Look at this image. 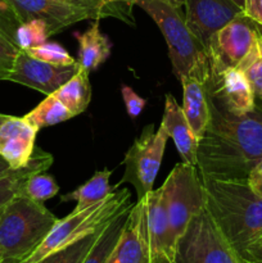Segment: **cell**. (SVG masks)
I'll list each match as a JSON object with an SVG mask.
<instances>
[{
	"label": "cell",
	"mask_w": 262,
	"mask_h": 263,
	"mask_svg": "<svg viewBox=\"0 0 262 263\" xmlns=\"http://www.w3.org/2000/svg\"><path fill=\"white\" fill-rule=\"evenodd\" d=\"M207 95L211 117L198 143V171L205 177L247 180L262 159V108L235 116Z\"/></svg>",
	"instance_id": "1"
},
{
	"label": "cell",
	"mask_w": 262,
	"mask_h": 263,
	"mask_svg": "<svg viewBox=\"0 0 262 263\" xmlns=\"http://www.w3.org/2000/svg\"><path fill=\"white\" fill-rule=\"evenodd\" d=\"M204 205L231 246L243 256L262 231V198L247 180L202 176Z\"/></svg>",
	"instance_id": "2"
},
{
	"label": "cell",
	"mask_w": 262,
	"mask_h": 263,
	"mask_svg": "<svg viewBox=\"0 0 262 263\" xmlns=\"http://www.w3.org/2000/svg\"><path fill=\"white\" fill-rule=\"evenodd\" d=\"M58 218L44 205L17 194L0 211V258L21 263L45 240Z\"/></svg>",
	"instance_id": "3"
},
{
	"label": "cell",
	"mask_w": 262,
	"mask_h": 263,
	"mask_svg": "<svg viewBox=\"0 0 262 263\" xmlns=\"http://www.w3.org/2000/svg\"><path fill=\"white\" fill-rule=\"evenodd\" d=\"M135 5L151 15L166 39L177 80L192 76L205 84L211 77L207 50L189 30L181 9L164 0H136Z\"/></svg>",
	"instance_id": "4"
},
{
	"label": "cell",
	"mask_w": 262,
	"mask_h": 263,
	"mask_svg": "<svg viewBox=\"0 0 262 263\" xmlns=\"http://www.w3.org/2000/svg\"><path fill=\"white\" fill-rule=\"evenodd\" d=\"M131 193L128 189L115 192L102 202L80 212L69 213L67 217L58 220L45 240L28 258L21 263H38L53 252L59 251L84 236L99 230L107 225L125 208L131 205Z\"/></svg>",
	"instance_id": "5"
},
{
	"label": "cell",
	"mask_w": 262,
	"mask_h": 263,
	"mask_svg": "<svg viewBox=\"0 0 262 263\" xmlns=\"http://www.w3.org/2000/svg\"><path fill=\"white\" fill-rule=\"evenodd\" d=\"M175 263H248L216 225L207 208L192 218L177 240Z\"/></svg>",
	"instance_id": "6"
},
{
	"label": "cell",
	"mask_w": 262,
	"mask_h": 263,
	"mask_svg": "<svg viewBox=\"0 0 262 263\" xmlns=\"http://www.w3.org/2000/svg\"><path fill=\"white\" fill-rule=\"evenodd\" d=\"M167 213L175 241L179 240L188 225L204 205V190L197 166L180 162L172 168L162 185Z\"/></svg>",
	"instance_id": "7"
},
{
	"label": "cell",
	"mask_w": 262,
	"mask_h": 263,
	"mask_svg": "<svg viewBox=\"0 0 262 263\" xmlns=\"http://www.w3.org/2000/svg\"><path fill=\"white\" fill-rule=\"evenodd\" d=\"M262 26L241 13L211 37L207 48L211 77L239 68L258 44Z\"/></svg>",
	"instance_id": "8"
},
{
	"label": "cell",
	"mask_w": 262,
	"mask_h": 263,
	"mask_svg": "<svg viewBox=\"0 0 262 263\" xmlns=\"http://www.w3.org/2000/svg\"><path fill=\"white\" fill-rule=\"evenodd\" d=\"M169 139V133L162 123L157 131L153 123L145 126L126 153L123 159L125 174L116 186L120 187L125 182L131 184L135 187L138 200L149 194L153 190Z\"/></svg>",
	"instance_id": "9"
},
{
	"label": "cell",
	"mask_w": 262,
	"mask_h": 263,
	"mask_svg": "<svg viewBox=\"0 0 262 263\" xmlns=\"http://www.w3.org/2000/svg\"><path fill=\"white\" fill-rule=\"evenodd\" d=\"M21 23L31 20H41L46 23L50 36L64 28L86 20L104 18L102 12L91 8L81 7L69 0H7Z\"/></svg>",
	"instance_id": "10"
},
{
	"label": "cell",
	"mask_w": 262,
	"mask_h": 263,
	"mask_svg": "<svg viewBox=\"0 0 262 263\" xmlns=\"http://www.w3.org/2000/svg\"><path fill=\"white\" fill-rule=\"evenodd\" d=\"M79 68V63L72 66H57L36 59L20 50L17 54L8 81L25 85L45 95L54 94L66 84Z\"/></svg>",
	"instance_id": "11"
},
{
	"label": "cell",
	"mask_w": 262,
	"mask_h": 263,
	"mask_svg": "<svg viewBox=\"0 0 262 263\" xmlns=\"http://www.w3.org/2000/svg\"><path fill=\"white\" fill-rule=\"evenodd\" d=\"M185 22L205 50L211 37L244 12L233 0H185Z\"/></svg>",
	"instance_id": "12"
},
{
	"label": "cell",
	"mask_w": 262,
	"mask_h": 263,
	"mask_svg": "<svg viewBox=\"0 0 262 263\" xmlns=\"http://www.w3.org/2000/svg\"><path fill=\"white\" fill-rule=\"evenodd\" d=\"M144 199L151 263H175L176 241L172 234L162 186L152 190Z\"/></svg>",
	"instance_id": "13"
},
{
	"label": "cell",
	"mask_w": 262,
	"mask_h": 263,
	"mask_svg": "<svg viewBox=\"0 0 262 263\" xmlns=\"http://www.w3.org/2000/svg\"><path fill=\"white\" fill-rule=\"evenodd\" d=\"M107 263H151L144 198L131 207L122 234Z\"/></svg>",
	"instance_id": "14"
},
{
	"label": "cell",
	"mask_w": 262,
	"mask_h": 263,
	"mask_svg": "<svg viewBox=\"0 0 262 263\" xmlns=\"http://www.w3.org/2000/svg\"><path fill=\"white\" fill-rule=\"evenodd\" d=\"M205 89L228 112L244 116L256 108V98L246 73L239 68H229L220 76L210 77Z\"/></svg>",
	"instance_id": "15"
},
{
	"label": "cell",
	"mask_w": 262,
	"mask_h": 263,
	"mask_svg": "<svg viewBox=\"0 0 262 263\" xmlns=\"http://www.w3.org/2000/svg\"><path fill=\"white\" fill-rule=\"evenodd\" d=\"M38 130L23 117L9 116L0 126V157L12 170L27 166L35 151Z\"/></svg>",
	"instance_id": "16"
},
{
	"label": "cell",
	"mask_w": 262,
	"mask_h": 263,
	"mask_svg": "<svg viewBox=\"0 0 262 263\" xmlns=\"http://www.w3.org/2000/svg\"><path fill=\"white\" fill-rule=\"evenodd\" d=\"M162 125L172 138L182 162L192 166H197L198 140L174 95L166 94L164 97V110L161 121Z\"/></svg>",
	"instance_id": "17"
},
{
	"label": "cell",
	"mask_w": 262,
	"mask_h": 263,
	"mask_svg": "<svg viewBox=\"0 0 262 263\" xmlns=\"http://www.w3.org/2000/svg\"><path fill=\"white\" fill-rule=\"evenodd\" d=\"M184 94L182 110L198 140L202 139L210 122L211 110L204 82L192 76L180 80Z\"/></svg>",
	"instance_id": "18"
},
{
	"label": "cell",
	"mask_w": 262,
	"mask_h": 263,
	"mask_svg": "<svg viewBox=\"0 0 262 263\" xmlns=\"http://www.w3.org/2000/svg\"><path fill=\"white\" fill-rule=\"evenodd\" d=\"M53 164V156L41 149L35 148L27 166L20 170H12L0 177V211L20 194L21 189L32 175L45 172Z\"/></svg>",
	"instance_id": "19"
},
{
	"label": "cell",
	"mask_w": 262,
	"mask_h": 263,
	"mask_svg": "<svg viewBox=\"0 0 262 263\" xmlns=\"http://www.w3.org/2000/svg\"><path fill=\"white\" fill-rule=\"evenodd\" d=\"M79 43L77 63L87 71H94L110 55L109 39L100 31L99 20H95L85 32L74 33Z\"/></svg>",
	"instance_id": "20"
},
{
	"label": "cell",
	"mask_w": 262,
	"mask_h": 263,
	"mask_svg": "<svg viewBox=\"0 0 262 263\" xmlns=\"http://www.w3.org/2000/svg\"><path fill=\"white\" fill-rule=\"evenodd\" d=\"M110 176H112V171H109L108 168L97 171L94 176L87 180L84 185H81L68 194L62 195L61 202L66 203L76 200L77 203L73 211L80 212V211L86 210V208L107 199L112 193H115L118 189L116 185H113V186L109 185Z\"/></svg>",
	"instance_id": "21"
},
{
	"label": "cell",
	"mask_w": 262,
	"mask_h": 263,
	"mask_svg": "<svg viewBox=\"0 0 262 263\" xmlns=\"http://www.w3.org/2000/svg\"><path fill=\"white\" fill-rule=\"evenodd\" d=\"M57 99L74 116L86 110L91 102V86L89 81V71L79 64L76 73L62 85L55 92Z\"/></svg>",
	"instance_id": "22"
},
{
	"label": "cell",
	"mask_w": 262,
	"mask_h": 263,
	"mask_svg": "<svg viewBox=\"0 0 262 263\" xmlns=\"http://www.w3.org/2000/svg\"><path fill=\"white\" fill-rule=\"evenodd\" d=\"M125 208L122 212L118 213L104 229H103L102 234L98 238L97 243L89 252L86 258L84 259L82 263H107L108 258H109L110 253L115 249L116 244H117L118 239H120L121 234H122L123 228H125L126 220H127L128 212H130L131 207Z\"/></svg>",
	"instance_id": "23"
},
{
	"label": "cell",
	"mask_w": 262,
	"mask_h": 263,
	"mask_svg": "<svg viewBox=\"0 0 262 263\" xmlns=\"http://www.w3.org/2000/svg\"><path fill=\"white\" fill-rule=\"evenodd\" d=\"M72 117H73V115L57 99L55 95L50 94L46 95L45 99L38 107L33 108L31 112H28L23 118L33 128L40 131L41 128L64 122Z\"/></svg>",
	"instance_id": "24"
},
{
	"label": "cell",
	"mask_w": 262,
	"mask_h": 263,
	"mask_svg": "<svg viewBox=\"0 0 262 263\" xmlns=\"http://www.w3.org/2000/svg\"><path fill=\"white\" fill-rule=\"evenodd\" d=\"M105 226L94 231V233L89 234V235L84 236L80 240L64 247V248L59 249V251L53 252V253L46 256L45 258H43L38 263H82L87 254H89V252L91 251L92 247H94V244L97 243L98 238L100 236Z\"/></svg>",
	"instance_id": "25"
},
{
	"label": "cell",
	"mask_w": 262,
	"mask_h": 263,
	"mask_svg": "<svg viewBox=\"0 0 262 263\" xmlns=\"http://www.w3.org/2000/svg\"><path fill=\"white\" fill-rule=\"evenodd\" d=\"M58 193L59 186L55 179L51 175L43 174V172L32 175L21 189V194L40 203L55 197Z\"/></svg>",
	"instance_id": "26"
},
{
	"label": "cell",
	"mask_w": 262,
	"mask_h": 263,
	"mask_svg": "<svg viewBox=\"0 0 262 263\" xmlns=\"http://www.w3.org/2000/svg\"><path fill=\"white\" fill-rule=\"evenodd\" d=\"M50 37L48 26L41 20H31L21 23L15 33V43L21 50H28L35 46L43 45Z\"/></svg>",
	"instance_id": "27"
},
{
	"label": "cell",
	"mask_w": 262,
	"mask_h": 263,
	"mask_svg": "<svg viewBox=\"0 0 262 263\" xmlns=\"http://www.w3.org/2000/svg\"><path fill=\"white\" fill-rule=\"evenodd\" d=\"M239 69L246 73L256 100L262 103V35L256 48L241 63Z\"/></svg>",
	"instance_id": "28"
},
{
	"label": "cell",
	"mask_w": 262,
	"mask_h": 263,
	"mask_svg": "<svg viewBox=\"0 0 262 263\" xmlns=\"http://www.w3.org/2000/svg\"><path fill=\"white\" fill-rule=\"evenodd\" d=\"M25 51L33 58L40 59L46 63L57 64V66H72L77 63L76 59L69 55V53L63 46L57 43H45Z\"/></svg>",
	"instance_id": "29"
},
{
	"label": "cell",
	"mask_w": 262,
	"mask_h": 263,
	"mask_svg": "<svg viewBox=\"0 0 262 263\" xmlns=\"http://www.w3.org/2000/svg\"><path fill=\"white\" fill-rule=\"evenodd\" d=\"M21 49L17 43L10 36H8L4 31L0 30V81L7 80L12 72L17 54Z\"/></svg>",
	"instance_id": "30"
},
{
	"label": "cell",
	"mask_w": 262,
	"mask_h": 263,
	"mask_svg": "<svg viewBox=\"0 0 262 263\" xmlns=\"http://www.w3.org/2000/svg\"><path fill=\"white\" fill-rule=\"evenodd\" d=\"M115 14V18L123 21L128 25H135L133 18V7L136 0H100Z\"/></svg>",
	"instance_id": "31"
},
{
	"label": "cell",
	"mask_w": 262,
	"mask_h": 263,
	"mask_svg": "<svg viewBox=\"0 0 262 263\" xmlns=\"http://www.w3.org/2000/svg\"><path fill=\"white\" fill-rule=\"evenodd\" d=\"M121 94H122L123 102H125L126 110H127L128 117L135 120L140 116V113L143 112L144 107L146 104V100L144 98L139 97L130 86L127 85H122L121 86Z\"/></svg>",
	"instance_id": "32"
},
{
	"label": "cell",
	"mask_w": 262,
	"mask_h": 263,
	"mask_svg": "<svg viewBox=\"0 0 262 263\" xmlns=\"http://www.w3.org/2000/svg\"><path fill=\"white\" fill-rule=\"evenodd\" d=\"M247 181H248L251 189L259 198H262V159L251 170L248 177H247Z\"/></svg>",
	"instance_id": "33"
},
{
	"label": "cell",
	"mask_w": 262,
	"mask_h": 263,
	"mask_svg": "<svg viewBox=\"0 0 262 263\" xmlns=\"http://www.w3.org/2000/svg\"><path fill=\"white\" fill-rule=\"evenodd\" d=\"M244 13L262 26V0H246Z\"/></svg>",
	"instance_id": "34"
},
{
	"label": "cell",
	"mask_w": 262,
	"mask_h": 263,
	"mask_svg": "<svg viewBox=\"0 0 262 263\" xmlns=\"http://www.w3.org/2000/svg\"><path fill=\"white\" fill-rule=\"evenodd\" d=\"M71 3L77 5H81V7H86V8H91V9H97L99 12L103 13L104 18L107 17H113L115 18V14H113L112 10L109 8L105 7L100 0H69Z\"/></svg>",
	"instance_id": "35"
},
{
	"label": "cell",
	"mask_w": 262,
	"mask_h": 263,
	"mask_svg": "<svg viewBox=\"0 0 262 263\" xmlns=\"http://www.w3.org/2000/svg\"><path fill=\"white\" fill-rule=\"evenodd\" d=\"M262 258V231L256 240L247 248L246 253H244V259L247 262L254 261V259Z\"/></svg>",
	"instance_id": "36"
},
{
	"label": "cell",
	"mask_w": 262,
	"mask_h": 263,
	"mask_svg": "<svg viewBox=\"0 0 262 263\" xmlns=\"http://www.w3.org/2000/svg\"><path fill=\"white\" fill-rule=\"evenodd\" d=\"M10 171H12V168L9 167V164L7 163V161H5L4 158L0 157V177L4 176L5 174H8V172Z\"/></svg>",
	"instance_id": "37"
},
{
	"label": "cell",
	"mask_w": 262,
	"mask_h": 263,
	"mask_svg": "<svg viewBox=\"0 0 262 263\" xmlns=\"http://www.w3.org/2000/svg\"><path fill=\"white\" fill-rule=\"evenodd\" d=\"M164 2L170 3V4L174 5V7L177 8V9H181L185 4V0H164Z\"/></svg>",
	"instance_id": "38"
},
{
	"label": "cell",
	"mask_w": 262,
	"mask_h": 263,
	"mask_svg": "<svg viewBox=\"0 0 262 263\" xmlns=\"http://www.w3.org/2000/svg\"><path fill=\"white\" fill-rule=\"evenodd\" d=\"M233 2H235L236 4H238L240 8H243L244 10V3H246V0H233Z\"/></svg>",
	"instance_id": "39"
},
{
	"label": "cell",
	"mask_w": 262,
	"mask_h": 263,
	"mask_svg": "<svg viewBox=\"0 0 262 263\" xmlns=\"http://www.w3.org/2000/svg\"><path fill=\"white\" fill-rule=\"evenodd\" d=\"M8 117H9V116H7V115H2V113H0V126L3 125V122H4V121L7 120Z\"/></svg>",
	"instance_id": "40"
},
{
	"label": "cell",
	"mask_w": 262,
	"mask_h": 263,
	"mask_svg": "<svg viewBox=\"0 0 262 263\" xmlns=\"http://www.w3.org/2000/svg\"><path fill=\"white\" fill-rule=\"evenodd\" d=\"M248 263H262V258H258V259H254V261H251Z\"/></svg>",
	"instance_id": "41"
},
{
	"label": "cell",
	"mask_w": 262,
	"mask_h": 263,
	"mask_svg": "<svg viewBox=\"0 0 262 263\" xmlns=\"http://www.w3.org/2000/svg\"><path fill=\"white\" fill-rule=\"evenodd\" d=\"M0 263H3V262H2V258H0Z\"/></svg>",
	"instance_id": "42"
}]
</instances>
